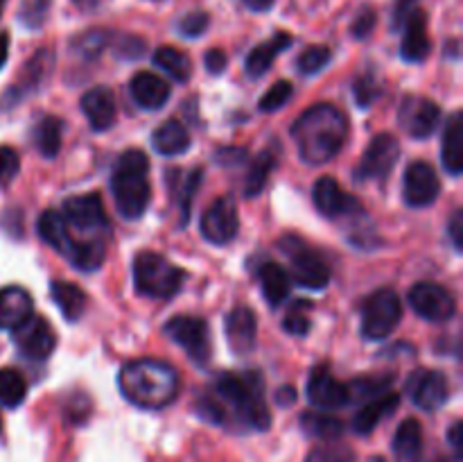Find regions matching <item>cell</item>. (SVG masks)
Here are the masks:
<instances>
[{"label": "cell", "instance_id": "cell-20", "mask_svg": "<svg viewBox=\"0 0 463 462\" xmlns=\"http://www.w3.org/2000/svg\"><path fill=\"white\" fill-rule=\"evenodd\" d=\"M129 93H131V100H134L140 109L156 111V109L165 107L172 91H170V84H167L163 77H158L156 72L140 71L131 77Z\"/></svg>", "mask_w": 463, "mask_h": 462}, {"label": "cell", "instance_id": "cell-18", "mask_svg": "<svg viewBox=\"0 0 463 462\" xmlns=\"http://www.w3.org/2000/svg\"><path fill=\"white\" fill-rule=\"evenodd\" d=\"M312 199L319 213L326 217H342V216H355L362 211L360 202L353 195H348L333 177H321L312 188Z\"/></svg>", "mask_w": 463, "mask_h": 462}, {"label": "cell", "instance_id": "cell-45", "mask_svg": "<svg viewBox=\"0 0 463 462\" xmlns=\"http://www.w3.org/2000/svg\"><path fill=\"white\" fill-rule=\"evenodd\" d=\"M208 25H211V16L206 12H190L176 23V30H179V34L188 36V39H197L208 30Z\"/></svg>", "mask_w": 463, "mask_h": 462}, {"label": "cell", "instance_id": "cell-47", "mask_svg": "<svg viewBox=\"0 0 463 462\" xmlns=\"http://www.w3.org/2000/svg\"><path fill=\"white\" fill-rule=\"evenodd\" d=\"M107 41H109V32L90 30L75 41V48L80 50L84 57H95V54L102 53V48L107 45Z\"/></svg>", "mask_w": 463, "mask_h": 462}, {"label": "cell", "instance_id": "cell-53", "mask_svg": "<svg viewBox=\"0 0 463 462\" xmlns=\"http://www.w3.org/2000/svg\"><path fill=\"white\" fill-rule=\"evenodd\" d=\"M414 3L416 0H396V5H393V21H392L393 30H401L402 23H405V18H407V14L414 9Z\"/></svg>", "mask_w": 463, "mask_h": 462}, {"label": "cell", "instance_id": "cell-15", "mask_svg": "<svg viewBox=\"0 0 463 462\" xmlns=\"http://www.w3.org/2000/svg\"><path fill=\"white\" fill-rule=\"evenodd\" d=\"M240 216L231 197H220L202 216V236L213 245H229L238 236Z\"/></svg>", "mask_w": 463, "mask_h": 462}, {"label": "cell", "instance_id": "cell-34", "mask_svg": "<svg viewBox=\"0 0 463 462\" xmlns=\"http://www.w3.org/2000/svg\"><path fill=\"white\" fill-rule=\"evenodd\" d=\"M61 134H63V125L59 118L54 116H45L41 118L39 125L34 127V145L45 159H54L61 149Z\"/></svg>", "mask_w": 463, "mask_h": 462}, {"label": "cell", "instance_id": "cell-51", "mask_svg": "<svg viewBox=\"0 0 463 462\" xmlns=\"http://www.w3.org/2000/svg\"><path fill=\"white\" fill-rule=\"evenodd\" d=\"M448 234H450L452 245H455L457 252H463V211H455L450 217V225H448Z\"/></svg>", "mask_w": 463, "mask_h": 462}, {"label": "cell", "instance_id": "cell-5", "mask_svg": "<svg viewBox=\"0 0 463 462\" xmlns=\"http://www.w3.org/2000/svg\"><path fill=\"white\" fill-rule=\"evenodd\" d=\"M185 272L156 252H140L134 258L136 293L149 299H172L181 290Z\"/></svg>", "mask_w": 463, "mask_h": 462}, {"label": "cell", "instance_id": "cell-36", "mask_svg": "<svg viewBox=\"0 0 463 462\" xmlns=\"http://www.w3.org/2000/svg\"><path fill=\"white\" fill-rule=\"evenodd\" d=\"M276 163H279V159H276L274 149H267V152H262L260 157L253 161V166L249 168L247 181H244V195H247V197H258V195H260V190L265 188L267 179H269Z\"/></svg>", "mask_w": 463, "mask_h": 462}, {"label": "cell", "instance_id": "cell-28", "mask_svg": "<svg viewBox=\"0 0 463 462\" xmlns=\"http://www.w3.org/2000/svg\"><path fill=\"white\" fill-rule=\"evenodd\" d=\"M190 134L179 120H165L156 131L152 134V145L158 154L163 157H179V154L190 149Z\"/></svg>", "mask_w": 463, "mask_h": 462}, {"label": "cell", "instance_id": "cell-57", "mask_svg": "<svg viewBox=\"0 0 463 462\" xmlns=\"http://www.w3.org/2000/svg\"><path fill=\"white\" fill-rule=\"evenodd\" d=\"M7 57H9V36L7 32H0V68L7 63Z\"/></svg>", "mask_w": 463, "mask_h": 462}, {"label": "cell", "instance_id": "cell-22", "mask_svg": "<svg viewBox=\"0 0 463 462\" xmlns=\"http://www.w3.org/2000/svg\"><path fill=\"white\" fill-rule=\"evenodd\" d=\"M226 338H229L231 349L235 353H249L256 347V335H258V322L256 313L247 306H238L226 315Z\"/></svg>", "mask_w": 463, "mask_h": 462}, {"label": "cell", "instance_id": "cell-49", "mask_svg": "<svg viewBox=\"0 0 463 462\" xmlns=\"http://www.w3.org/2000/svg\"><path fill=\"white\" fill-rule=\"evenodd\" d=\"M375 21H378V14H375L373 7H362L360 12H357V16L353 18V25H351V34L355 36V39H366V36L373 32L375 27Z\"/></svg>", "mask_w": 463, "mask_h": 462}, {"label": "cell", "instance_id": "cell-54", "mask_svg": "<svg viewBox=\"0 0 463 462\" xmlns=\"http://www.w3.org/2000/svg\"><path fill=\"white\" fill-rule=\"evenodd\" d=\"M461 421H455V424L450 426V430H448V442H450L452 451H455V460L461 462V448H463V442H461Z\"/></svg>", "mask_w": 463, "mask_h": 462}, {"label": "cell", "instance_id": "cell-43", "mask_svg": "<svg viewBox=\"0 0 463 462\" xmlns=\"http://www.w3.org/2000/svg\"><path fill=\"white\" fill-rule=\"evenodd\" d=\"M292 95H294V89L289 82H276V84L260 98V111L265 113L279 111V109H283L285 104L292 100Z\"/></svg>", "mask_w": 463, "mask_h": 462}, {"label": "cell", "instance_id": "cell-37", "mask_svg": "<svg viewBox=\"0 0 463 462\" xmlns=\"http://www.w3.org/2000/svg\"><path fill=\"white\" fill-rule=\"evenodd\" d=\"M25 394L27 383L21 371L12 370V367H3L0 370V406L18 408L25 401Z\"/></svg>", "mask_w": 463, "mask_h": 462}, {"label": "cell", "instance_id": "cell-4", "mask_svg": "<svg viewBox=\"0 0 463 462\" xmlns=\"http://www.w3.org/2000/svg\"><path fill=\"white\" fill-rule=\"evenodd\" d=\"M149 161L140 149H127L118 157L111 172V193L116 208L125 220H138L147 211L152 188H149Z\"/></svg>", "mask_w": 463, "mask_h": 462}, {"label": "cell", "instance_id": "cell-61", "mask_svg": "<svg viewBox=\"0 0 463 462\" xmlns=\"http://www.w3.org/2000/svg\"><path fill=\"white\" fill-rule=\"evenodd\" d=\"M0 430H3V419H0Z\"/></svg>", "mask_w": 463, "mask_h": 462}, {"label": "cell", "instance_id": "cell-31", "mask_svg": "<svg viewBox=\"0 0 463 462\" xmlns=\"http://www.w3.org/2000/svg\"><path fill=\"white\" fill-rule=\"evenodd\" d=\"M50 294H52L54 303L61 311V315L68 322H77L86 311V294L80 285L71 284V281H52L50 285Z\"/></svg>", "mask_w": 463, "mask_h": 462}, {"label": "cell", "instance_id": "cell-9", "mask_svg": "<svg viewBox=\"0 0 463 462\" xmlns=\"http://www.w3.org/2000/svg\"><path fill=\"white\" fill-rule=\"evenodd\" d=\"M401 159V143L393 134H383L373 136L369 143V148L362 154V161L357 166L355 177L360 181H383L389 172L393 170V166Z\"/></svg>", "mask_w": 463, "mask_h": 462}, {"label": "cell", "instance_id": "cell-11", "mask_svg": "<svg viewBox=\"0 0 463 462\" xmlns=\"http://www.w3.org/2000/svg\"><path fill=\"white\" fill-rule=\"evenodd\" d=\"M407 397L416 408L425 412H434L443 408L450 397L448 379L437 370H416L405 383Z\"/></svg>", "mask_w": 463, "mask_h": 462}, {"label": "cell", "instance_id": "cell-29", "mask_svg": "<svg viewBox=\"0 0 463 462\" xmlns=\"http://www.w3.org/2000/svg\"><path fill=\"white\" fill-rule=\"evenodd\" d=\"M36 231H39L41 240L48 243L50 247L57 249L61 256H66L68 249H71L75 236L71 234V226L66 225L61 213L57 211H43L41 213L39 222H36Z\"/></svg>", "mask_w": 463, "mask_h": 462}, {"label": "cell", "instance_id": "cell-1", "mask_svg": "<svg viewBox=\"0 0 463 462\" xmlns=\"http://www.w3.org/2000/svg\"><path fill=\"white\" fill-rule=\"evenodd\" d=\"M197 415L215 426H238L249 430H267L271 426L269 408L265 403V380L260 371L222 374L213 392L197 401Z\"/></svg>", "mask_w": 463, "mask_h": 462}, {"label": "cell", "instance_id": "cell-6", "mask_svg": "<svg viewBox=\"0 0 463 462\" xmlns=\"http://www.w3.org/2000/svg\"><path fill=\"white\" fill-rule=\"evenodd\" d=\"M402 320V303L396 290L380 288L362 306V335L366 340H384L398 329Z\"/></svg>", "mask_w": 463, "mask_h": 462}, {"label": "cell", "instance_id": "cell-24", "mask_svg": "<svg viewBox=\"0 0 463 462\" xmlns=\"http://www.w3.org/2000/svg\"><path fill=\"white\" fill-rule=\"evenodd\" d=\"M398 406H401V394L392 392V390L369 399V401H364V406L355 412V417H353V430H355L357 435L373 433V430L378 428L380 421H383L384 417L392 415Z\"/></svg>", "mask_w": 463, "mask_h": 462}, {"label": "cell", "instance_id": "cell-2", "mask_svg": "<svg viewBox=\"0 0 463 462\" xmlns=\"http://www.w3.org/2000/svg\"><path fill=\"white\" fill-rule=\"evenodd\" d=\"M292 136L298 157L310 166L328 163L342 152L348 139V118L333 104H315L294 122Z\"/></svg>", "mask_w": 463, "mask_h": 462}, {"label": "cell", "instance_id": "cell-33", "mask_svg": "<svg viewBox=\"0 0 463 462\" xmlns=\"http://www.w3.org/2000/svg\"><path fill=\"white\" fill-rule=\"evenodd\" d=\"M260 284H262V294L267 297L269 306L279 308L280 303L288 299L289 274L285 272V267L279 265V263H265V265L260 267Z\"/></svg>", "mask_w": 463, "mask_h": 462}, {"label": "cell", "instance_id": "cell-25", "mask_svg": "<svg viewBox=\"0 0 463 462\" xmlns=\"http://www.w3.org/2000/svg\"><path fill=\"white\" fill-rule=\"evenodd\" d=\"M441 161L448 175L459 177L463 172V120L461 111H455L446 120L441 143Z\"/></svg>", "mask_w": 463, "mask_h": 462}, {"label": "cell", "instance_id": "cell-7", "mask_svg": "<svg viewBox=\"0 0 463 462\" xmlns=\"http://www.w3.org/2000/svg\"><path fill=\"white\" fill-rule=\"evenodd\" d=\"M280 247L289 256V265H292V279L298 285L310 290H324L330 284V270L326 265L324 258L319 254L312 252L310 247L301 243L298 238L289 236V238L280 240Z\"/></svg>", "mask_w": 463, "mask_h": 462}, {"label": "cell", "instance_id": "cell-17", "mask_svg": "<svg viewBox=\"0 0 463 462\" xmlns=\"http://www.w3.org/2000/svg\"><path fill=\"white\" fill-rule=\"evenodd\" d=\"M61 216L68 226H75L86 234H93V231L107 226V213H104L102 197L98 193L77 195V197L66 199Z\"/></svg>", "mask_w": 463, "mask_h": 462}, {"label": "cell", "instance_id": "cell-12", "mask_svg": "<svg viewBox=\"0 0 463 462\" xmlns=\"http://www.w3.org/2000/svg\"><path fill=\"white\" fill-rule=\"evenodd\" d=\"M12 333L21 356L30 358V361H45L57 347V333L41 315L27 317Z\"/></svg>", "mask_w": 463, "mask_h": 462}, {"label": "cell", "instance_id": "cell-44", "mask_svg": "<svg viewBox=\"0 0 463 462\" xmlns=\"http://www.w3.org/2000/svg\"><path fill=\"white\" fill-rule=\"evenodd\" d=\"M306 462H355V453L342 444H326L307 453Z\"/></svg>", "mask_w": 463, "mask_h": 462}, {"label": "cell", "instance_id": "cell-10", "mask_svg": "<svg viewBox=\"0 0 463 462\" xmlns=\"http://www.w3.org/2000/svg\"><path fill=\"white\" fill-rule=\"evenodd\" d=\"M410 306L414 308L416 315L434 324L452 320L457 313V302L450 290L432 281H420L410 290Z\"/></svg>", "mask_w": 463, "mask_h": 462}, {"label": "cell", "instance_id": "cell-55", "mask_svg": "<svg viewBox=\"0 0 463 462\" xmlns=\"http://www.w3.org/2000/svg\"><path fill=\"white\" fill-rule=\"evenodd\" d=\"M298 399V394H297V390L292 388V385H285V388H279V392H276V403H279V406H292L294 401H297Z\"/></svg>", "mask_w": 463, "mask_h": 462}, {"label": "cell", "instance_id": "cell-40", "mask_svg": "<svg viewBox=\"0 0 463 462\" xmlns=\"http://www.w3.org/2000/svg\"><path fill=\"white\" fill-rule=\"evenodd\" d=\"M310 308H312L310 302L294 303V306L288 311V315L283 317L285 333L297 335V338L307 335V331H310V315H307V311H310Z\"/></svg>", "mask_w": 463, "mask_h": 462}, {"label": "cell", "instance_id": "cell-48", "mask_svg": "<svg viewBox=\"0 0 463 462\" xmlns=\"http://www.w3.org/2000/svg\"><path fill=\"white\" fill-rule=\"evenodd\" d=\"M18 168H21V159H18L16 149L3 145L0 148V186L9 184L16 177Z\"/></svg>", "mask_w": 463, "mask_h": 462}, {"label": "cell", "instance_id": "cell-27", "mask_svg": "<svg viewBox=\"0 0 463 462\" xmlns=\"http://www.w3.org/2000/svg\"><path fill=\"white\" fill-rule=\"evenodd\" d=\"M289 45H292V36H289L288 32H279V34L271 36L267 43L256 45V48L249 53L247 62H244V71H247V75L253 77V80L265 75V72L271 68V63H274V59L279 57L283 50H288Z\"/></svg>", "mask_w": 463, "mask_h": 462}, {"label": "cell", "instance_id": "cell-13", "mask_svg": "<svg viewBox=\"0 0 463 462\" xmlns=\"http://www.w3.org/2000/svg\"><path fill=\"white\" fill-rule=\"evenodd\" d=\"M401 127L416 140H423L434 134L437 125L441 122V109L437 102L423 98V95H407L398 111Z\"/></svg>", "mask_w": 463, "mask_h": 462}, {"label": "cell", "instance_id": "cell-16", "mask_svg": "<svg viewBox=\"0 0 463 462\" xmlns=\"http://www.w3.org/2000/svg\"><path fill=\"white\" fill-rule=\"evenodd\" d=\"M307 401L319 410H337L351 401L348 388L335 379L328 365H317L307 379Z\"/></svg>", "mask_w": 463, "mask_h": 462}, {"label": "cell", "instance_id": "cell-42", "mask_svg": "<svg viewBox=\"0 0 463 462\" xmlns=\"http://www.w3.org/2000/svg\"><path fill=\"white\" fill-rule=\"evenodd\" d=\"M202 175H203V170H202V168H194V170L190 172L188 177H185L184 186H181V190H179L181 226H185V225H188V220H190V208H193V199H194V193H197V186H199V181H202Z\"/></svg>", "mask_w": 463, "mask_h": 462}, {"label": "cell", "instance_id": "cell-52", "mask_svg": "<svg viewBox=\"0 0 463 462\" xmlns=\"http://www.w3.org/2000/svg\"><path fill=\"white\" fill-rule=\"evenodd\" d=\"M203 62H206V68L211 75H222L226 68V63H229V59H226V54L222 53L220 48H215V50H208L206 57H203Z\"/></svg>", "mask_w": 463, "mask_h": 462}, {"label": "cell", "instance_id": "cell-39", "mask_svg": "<svg viewBox=\"0 0 463 462\" xmlns=\"http://www.w3.org/2000/svg\"><path fill=\"white\" fill-rule=\"evenodd\" d=\"M330 59H333V53H330L328 45H310L297 59V68L301 75H317V72L328 66Z\"/></svg>", "mask_w": 463, "mask_h": 462}, {"label": "cell", "instance_id": "cell-56", "mask_svg": "<svg viewBox=\"0 0 463 462\" xmlns=\"http://www.w3.org/2000/svg\"><path fill=\"white\" fill-rule=\"evenodd\" d=\"M242 3L251 12H269L274 7V0H242Z\"/></svg>", "mask_w": 463, "mask_h": 462}, {"label": "cell", "instance_id": "cell-30", "mask_svg": "<svg viewBox=\"0 0 463 462\" xmlns=\"http://www.w3.org/2000/svg\"><path fill=\"white\" fill-rule=\"evenodd\" d=\"M63 258H68V263H71L75 270L93 272L98 270V267H102L104 258H107V247H104V243L99 238H75Z\"/></svg>", "mask_w": 463, "mask_h": 462}, {"label": "cell", "instance_id": "cell-26", "mask_svg": "<svg viewBox=\"0 0 463 462\" xmlns=\"http://www.w3.org/2000/svg\"><path fill=\"white\" fill-rule=\"evenodd\" d=\"M393 456L396 462H420L423 460V426L419 419H405L393 435Z\"/></svg>", "mask_w": 463, "mask_h": 462}, {"label": "cell", "instance_id": "cell-35", "mask_svg": "<svg viewBox=\"0 0 463 462\" xmlns=\"http://www.w3.org/2000/svg\"><path fill=\"white\" fill-rule=\"evenodd\" d=\"M301 426L310 438L326 439V442H333V439L342 438L344 433L342 421L328 412H303Z\"/></svg>", "mask_w": 463, "mask_h": 462}, {"label": "cell", "instance_id": "cell-23", "mask_svg": "<svg viewBox=\"0 0 463 462\" xmlns=\"http://www.w3.org/2000/svg\"><path fill=\"white\" fill-rule=\"evenodd\" d=\"M81 111L89 118L95 131H107L118 116L116 95L107 86H95V89L86 91L81 98Z\"/></svg>", "mask_w": 463, "mask_h": 462}, {"label": "cell", "instance_id": "cell-58", "mask_svg": "<svg viewBox=\"0 0 463 462\" xmlns=\"http://www.w3.org/2000/svg\"><path fill=\"white\" fill-rule=\"evenodd\" d=\"M434 462H450V460H448V457H439V460H434Z\"/></svg>", "mask_w": 463, "mask_h": 462}, {"label": "cell", "instance_id": "cell-14", "mask_svg": "<svg viewBox=\"0 0 463 462\" xmlns=\"http://www.w3.org/2000/svg\"><path fill=\"white\" fill-rule=\"evenodd\" d=\"M441 193V181L430 163L414 161L407 166L405 177H402V197L407 207L425 208L437 202Z\"/></svg>", "mask_w": 463, "mask_h": 462}, {"label": "cell", "instance_id": "cell-38", "mask_svg": "<svg viewBox=\"0 0 463 462\" xmlns=\"http://www.w3.org/2000/svg\"><path fill=\"white\" fill-rule=\"evenodd\" d=\"M393 383V376H364V379H357L355 383L346 385L348 388V397L355 399H373L378 394L389 392Z\"/></svg>", "mask_w": 463, "mask_h": 462}, {"label": "cell", "instance_id": "cell-32", "mask_svg": "<svg viewBox=\"0 0 463 462\" xmlns=\"http://www.w3.org/2000/svg\"><path fill=\"white\" fill-rule=\"evenodd\" d=\"M154 66L161 68L163 72H167L179 84H185L193 75V62H190L188 54L179 48H172V45H161L154 53Z\"/></svg>", "mask_w": 463, "mask_h": 462}, {"label": "cell", "instance_id": "cell-21", "mask_svg": "<svg viewBox=\"0 0 463 462\" xmlns=\"http://www.w3.org/2000/svg\"><path fill=\"white\" fill-rule=\"evenodd\" d=\"M34 315L32 294L21 285H5L0 288V331H14Z\"/></svg>", "mask_w": 463, "mask_h": 462}, {"label": "cell", "instance_id": "cell-19", "mask_svg": "<svg viewBox=\"0 0 463 462\" xmlns=\"http://www.w3.org/2000/svg\"><path fill=\"white\" fill-rule=\"evenodd\" d=\"M402 25H405V34H402L401 57L411 63L425 62L430 50H432V43H430L428 18H425L423 9H411Z\"/></svg>", "mask_w": 463, "mask_h": 462}, {"label": "cell", "instance_id": "cell-59", "mask_svg": "<svg viewBox=\"0 0 463 462\" xmlns=\"http://www.w3.org/2000/svg\"><path fill=\"white\" fill-rule=\"evenodd\" d=\"M371 462H384V460H383V457H373V460H371Z\"/></svg>", "mask_w": 463, "mask_h": 462}, {"label": "cell", "instance_id": "cell-3", "mask_svg": "<svg viewBox=\"0 0 463 462\" xmlns=\"http://www.w3.org/2000/svg\"><path fill=\"white\" fill-rule=\"evenodd\" d=\"M118 388L134 406L143 410H161L179 394V374L175 367L156 358H138L122 367Z\"/></svg>", "mask_w": 463, "mask_h": 462}, {"label": "cell", "instance_id": "cell-46", "mask_svg": "<svg viewBox=\"0 0 463 462\" xmlns=\"http://www.w3.org/2000/svg\"><path fill=\"white\" fill-rule=\"evenodd\" d=\"M353 95H355L357 104H360L362 109H366V107H369V104L373 102V100L380 95V84H378V80H375L373 75H362V77H357L355 84H353Z\"/></svg>", "mask_w": 463, "mask_h": 462}, {"label": "cell", "instance_id": "cell-50", "mask_svg": "<svg viewBox=\"0 0 463 462\" xmlns=\"http://www.w3.org/2000/svg\"><path fill=\"white\" fill-rule=\"evenodd\" d=\"M145 50V41L138 36H122L120 43H118V54L125 59H136L140 57Z\"/></svg>", "mask_w": 463, "mask_h": 462}, {"label": "cell", "instance_id": "cell-60", "mask_svg": "<svg viewBox=\"0 0 463 462\" xmlns=\"http://www.w3.org/2000/svg\"><path fill=\"white\" fill-rule=\"evenodd\" d=\"M3 3H5V0H0V9H3Z\"/></svg>", "mask_w": 463, "mask_h": 462}, {"label": "cell", "instance_id": "cell-8", "mask_svg": "<svg viewBox=\"0 0 463 462\" xmlns=\"http://www.w3.org/2000/svg\"><path fill=\"white\" fill-rule=\"evenodd\" d=\"M165 335L172 342L179 344L188 353L190 361L197 365H206L211 358V333L202 317L175 315L172 320H167Z\"/></svg>", "mask_w": 463, "mask_h": 462}, {"label": "cell", "instance_id": "cell-41", "mask_svg": "<svg viewBox=\"0 0 463 462\" xmlns=\"http://www.w3.org/2000/svg\"><path fill=\"white\" fill-rule=\"evenodd\" d=\"M50 12V0H23L18 18L30 30H39L45 23V16Z\"/></svg>", "mask_w": 463, "mask_h": 462}]
</instances>
